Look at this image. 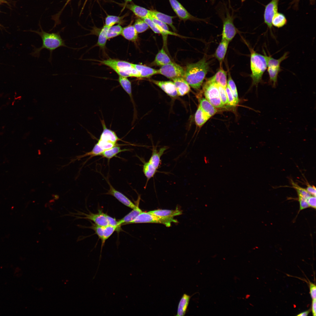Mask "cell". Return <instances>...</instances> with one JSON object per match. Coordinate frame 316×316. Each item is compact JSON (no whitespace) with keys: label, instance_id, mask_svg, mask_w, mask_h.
Returning a JSON list of instances; mask_svg holds the SVG:
<instances>
[{"label":"cell","instance_id":"ab89813d","mask_svg":"<svg viewBox=\"0 0 316 316\" xmlns=\"http://www.w3.org/2000/svg\"><path fill=\"white\" fill-rule=\"evenodd\" d=\"M133 26L138 33H141L147 30L149 27L142 19L138 18L136 20Z\"/></svg>","mask_w":316,"mask_h":316},{"label":"cell","instance_id":"4dcf8cb0","mask_svg":"<svg viewBox=\"0 0 316 316\" xmlns=\"http://www.w3.org/2000/svg\"><path fill=\"white\" fill-rule=\"evenodd\" d=\"M142 171L147 178V181L145 187H146L148 181L154 177L157 172V169L148 161L144 162Z\"/></svg>","mask_w":316,"mask_h":316},{"label":"cell","instance_id":"9c48e42d","mask_svg":"<svg viewBox=\"0 0 316 316\" xmlns=\"http://www.w3.org/2000/svg\"><path fill=\"white\" fill-rule=\"evenodd\" d=\"M157 70L158 74L171 79L177 78H183L185 74V70L183 67L173 62L162 66Z\"/></svg>","mask_w":316,"mask_h":316},{"label":"cell","instance_id":"ac0fdd59","mask_svg":"<svg viewBox=\"0 0 316 316\" xmlns=\"http://www.w3.org/2000/svg\"><path fill=\"white\" fill-rule=\"evenodd\" d=\"M167 149V147H164L158 150L156 147H153L151 156L148 161L158 169L161 164V158Z\"/></svg>","mask_w":316,"mask_h":316},{"label":"cell","instance_id":"603a6c76","mask_svg":"<svg viewBox=\"0 0 316 316\" xmlns=\"http://www.w3.org/2000/svg\"><path fill=\"white\" fill-rule=\"evenodd\" d=\"M191 296L184 293L181 297L178 304L176 316H183L185 315Z\"/></svg>","mask_w":316,"mask_h":316},{"label":"cell","instance_id":"5bb4252c","mask_svg":"<svg viewBox=\"0 0 316 316\" xmlns=\"http://www.w3.org/2000/svg\"><path fill=\"white\" fill-rule=\"evenodd\" d=\"M151 81L159 87L164 92L169 96L175 97L177 95L176 89L173 82L168 81H161L153 80Z\"/></svg>","mask_w":316,"mask_h":316},{"label":"cell","instance_id":"ee69618b","mask_svg":"<svg viewBox=\"0 0 316 316\" xmlns=\"http://www.w3.org/2000/svg\"><path fill=\"white\" fill-rule=\"evenodd\" d=\"M92 225L90 227L83 226L84 228H88L93 230L95 233L98 236L99 238L102 241L103 236L104 226H99L92 223Z\"/></svg>","mask_w":316,"mask_h":316},{"label":"cell","instance_id":"8d00e7d4","mask_svg":"<svg viewBox=\"0 0 316 316\" xmlns=\"http://www.w3.org/2000/svg\"><path fill=\"white\" fill-rule=\"evenodd\" d=\"M142 19L147 23L149 27H150L154 33L161 34L163 37L164 41H166L167 37L165 35L163 31L149 17Z\"/></svg>","mask_w":316,"mask_h":316},{"label":"cell","instance_id":"2e32d148","mask_svg":"<svg viewBox=\"0 0 316 316\" xmlns=\"http://www.w3.org/2000/svg\"><path fill=\"white\" fill-rule=\"evenodd\" d=\"M227 72L224 70L221 66H220L215 75L207 80L226 88L227 85Z\"/></svg>","mask_w":316,"mask_h":316},{"label":"cell","instance_id":"bcb514c9","mask_svg":"<svg viewBox=\"0 0 316 316\" xmlns=\"http://www.w3.org/2000/svg\"><path fill=\"white\" fill-rule=\"evenodd\" d=\"M217 85L222 102L224 105H228V99L225 88L217 84Z\"/></svg>","mask_w":316,"mask_h":316},{"label":"cell","instance_id":"7c38bea8","mask_svg":"<svg viewBox=\"0 0 316 316\" xmlns=\"http://www.w3.org/2000/svg\"><path fill=\"white\" fill-rule=\"evenodd\" d=\"M279 0H272L265 6L264 13V22L271 31L272 20L277 13Z\"/></svg>","mask_w":316,"mask_h":316},{"label":"cell","instance_id":"f35d334b","mask_svg":"<svg viewBox=\"0 0 316 316\" xmlns=\"http://www.w3.org/2000/svg\"><path fill=\"white\" fill-rule=\"evenodd\" d=\"M122 30L123 28L119 24L113 25L110 27L107 33V40L121 34Z\"/></svg>","mask_w":316,"mask_h":316},{"label":"cell","instance_id":"d4e9b609","mask_svg":"<svg viewBox=\"0 0 316 316\" xmlns=\"http://www.w3.org/2000/svg\"><path fill=\"white\" fill-rule=\"evenodd\" d=\"M120 228L121 227H119L118 226H113L109 225L105 226H104L103 238L101 241L102 245L100 255L99 257V262L97 269H99V264H100V261L101 260L102 249L103 247L105 244V241L108 239L115 231H119L120 230H121L120 229Z\"/></svg>","mask_w":316,"mask_h":316},{"label":"cell","instance_id":"7a4b0ae2","mask_svg":"<svg viewBox=\"0 0 316 316\" xmlns=\"http://www.w3.org/2000/svg\"><path fill=\"white\" fill-rule=\"evenodd\" d=\"M209 69V63L204 57L198 62L187 66L183 78L190 86L198 90L201 87Z\"/></svg>","mask_w":316,"mask_h":316},{"label":"cell","instance_id":"4fadbf2b","mask_svg":"<svg viewBox=\"0 0 316 316\" xmlns=\"http://www.w3.org/2000/svg\"><path fill=\"white\" fill-rule=\"evenodd\" d=\"M109 186V189L106 193L111 195L121 203L126 206L133 209L136 207V204H134L129 198L123 194L115 189L110 182L107 181Z\"/></svg>","mask_w":316,"mask_h":316},{"label":"cell","instance_id":"f1b7e54d","mask_svg":"<svg viewBox=\"0 0 316 316\" xmlns=\"http://www.w3.org/2000/svg\"><path fill=\"white\" fill-rule=\"evenodd\" d=\"M172 62L163 48L159 51L154 60L155 64L157 65L161 66Z\"/></svg>","mask_w":316,"mask_h":316},{"label":"cell","instance_id":"9a60e30c","mask_svg":"<svg viewBox=\"0 0 316 316\" xmlns=\"http://www.w3.org/2000/svg\"><path fill=\"white\" fill-rule=\"evenodd\" d=\"M172 80L178 96H183L189 92L190 90V86L183 78H177Z\"/></svg>","mask_w":316,"mask_h":316},{"label":"cell","instance_id":"9f6ffc18","mask_svg":"<svg viewBox=\"0 0 316 316\" xmlns=\"http://www.w3.org/2000/svg\"><path fill=\"white\" fill-rule=\"evenodd\" d=\"M88 0H85V1L84 2V4L83 5V6L82 7V8L81 11V13L82 12V11L83 10V8H84V7L85 5L87 2L88 1Z\"/></svg>","mask_w":316,"mask_h":316},{"label":"cell","instance_id":"83f0119b","mask_svg":"<svg viewBox=\"0 0 316 316\" xmlns=\"http://www.w3.org/2000/svg\"><path fill=\"white\" fill-rule=\"evenodd\" d=\"M267 69L269 76V84L271 85L272 87L275 88L277 84V78L281 70V67H267Z\"/></svg>","mask_w":316,"mask_h":316},{"label":"cell","instance_id":"7dc6e473","mask_svg":"<svg viewBox=\"0 0 316 316\" xmlns=\"http://www.w3.org/2000/svg\"><path fill=\"white\" fill-rule=\"evenodd\" d=\"M298 201L299 202L300 208L298 214L301 210L309 207L307 200L301 197H298Z\"/></svg>","mask_w":316,"mask_h":316},{"label":"cell","instance_id":"680465c9","mask_svg":"<svg viewBox=\"0 0 316 316\" xmlns=\"http://www.w3.org/2000/svg\"><path fill=\"white\" fill-rule=\"evenodd\" d=\"M241 0V1L242 2H244L245 0Z\"/></svg>","mask_w":316,"mask_h":316},{"label":"cell","instance_id":"91938a15","mask_svg":"<svg viewBox=\"0 0 316 316\" xmlns=\"http://www.w3.org/2000/svg\"><path fill=\"white\" fill-rule=\"evenodd\" d=\"M214 0H211V1H212V2H213H213H214Z\"/></svg>","mask_w":316,"mask_h":316},{"label":"cell","instance_id":"7bdbcfd3","mask_svg":"<svg viewBox=\"0 0 316 316\" xmlns=\"http://www.w3.org/2000/svg\"><path fill=\"white\" fill-rule=\"evenodd\" d=\"M291 183L293 188L296 189L297 192L298 197L303 198L307 200L311 195L307 191L306 189L300 187L292 181Z\"/></svg>","mask_w":316,"mask_h":316},{"label":"cell","instance_id":"681fc988","mask_svg":"<svg viewBox=\"0 0 316 316\" xmlns=\"http://www.w3.org/2000/svg\"><path fill=\"white\" fill-rule=\"evenodd\" d=\"M307 201L309 207L316 209V196L311 195L308 198Z\"/></svg>","mask_w":316,"mask_h":316},{"label":"cell","instance_id":"11a10c76","mask_svg":"<svg viewBox=\"0 0 316 316\" xmlns=\"http://www.w3.org/2000/svg\"><path fill=\"white\" fill-rule=\"evenodd\" d=\"M310 310H309L299 313L297 315L298 316H307Z\"/></svg>","mask_w":316,"mask_h":316},{"label":"cell","instance_id":"8992f818","mask_svg":"<svg viewBox=\"0 0 316 316\" xmlns=\"http://www.w3.org/2000/svg\"><path fill=\"white\" fill-rule=\"evenodd\" d=\"M178 221L174 218L158 217L142 211L133 220L128 224H132L154 223L163 224L167 227L171 226L172 222L177 223Z\"/></svg>","mask_w":316,"mask_h":316},{"label":"cell","instance_id":"3957f363","mask_svg":"<svg viewBox=\"0 0 316 316\" xmlns=\"http://www.w3.org/2000/svg\"><path fill=\"white\" fill-rule=\"evenodd\" d=\"M250 52V66L251 72L252 85L257 87L259 83H263L264 73L267 68V63L265 56L249 48Z\"/></svg>","mask_w":316,"mask_h":316},{"label":"cell","instance_id":"60d3db41","mask_svg":"<svg viewBox=\"0 0 316 316\" xmlns=\"http://www.w3.org/2000/svg\"><path fill=\"white\" fill-rule=\"evenodd\" d=\"M228 78L227 80V85L233 94L236 101L238 104L239 102V99L236 87L235 82L231 76L229 72H228Z\"/></svg>","mask_w":316,"mask_h":316},{"label":"cell","instance_id":"f6af8a7d","mask_svg":"<svg viewBox=\"0 0 316 316\" xmlns=\"http://www.w3.org/2000/svg\"><path fill=\"white\" fill-rule=\"evenodd\" d=\"M228 99V105L231 106H236L237 103L233 94L230 89L227 85L225 88Z\"/></svg>","mask_w":316,"mask_h":316},{"label":"cell","instance_id":"f907efd6","mask_svg":"<svg viewBox=\"0 0 316 316\" xmlns=\"http://www.w3.org/2000/svg\"><path fill=\"white\" fill-rule=\"evenodd\" d=\"M310 293L312 299H316V287L315 285L311 282H310Z\"/></svg>","mask_w":316,"mask_h":316},{"label":"cell","instance_id":"74e56055","mask_svg":"<svg viewBox=\"0 0 316 316\" xmlns=\"http://www.w3.org/2000/svg\"><path fill=\"white\" fill-rule=\"evenodd\" d=\"M118 80L121 87L131 98L132 95L130 82L127 77L120 76L119 77Z\"/></svg>","mask_w":316,"mask_h":316},{"label":"cell","instance_id":"4316f807","mask_svg":"<svg viewBox=\"0 0 316 316\" xmlns=\"http://www.w3.org/2000/svg\"><path fill=\"white\" fill-rule=\"evenodd\" d=\"M138 33L133 25H130L123 28L121 35L126 39L135 42L138 38Z\"/></svg>","mask_w":316,"mask_h":316},{"label":"cell","instance_id":"44dd1931","mask_svg":"<svg viewBox=\"0 0 316 316\" xmlns=\"http://www.w3.org/2000/svg\"><path fill=\"white\" fill-rule=\"evenodd\" d=\"M126 6L139 18L143 19L150 15V10L136 5L134 4H126Z\"/></svg>","mask_w":316,"mask_h":316},{"label":"cell","instance_id":"f546056e","mask_svg":"<svg viewBox=\"0 0 316 316\" xmlns=\"http://www.w3.org/2000/svg\"><path fill=\"white\" fill-rule=\"evenodd\" d=\"M210 118L199 106L195 115V121L197 126L201 127Z\"/></svg>","mask_w":316,"mask_h":316},{"label":"cell","instance_id":"cb8c5ba5","mask_svg":"<svg viewBox=\"0 0 316 316\" xmlns=\"http://www.w3.org/2000/svg\"><path fill=\"white\" fill-rule=\"evenodd\" d=\"M132 64L139 73L140 78H148L158 74L157 70L142 65Z\"/></svg>","mask_w":316,"mask_h":316},{"label":"cell","instance_id":"f5cc1de1","mask_svg":"<svg viewBox=\"0 0 316 316\" xmlns=\"http://www.w3.org/2000/svg\"><path fill=\"white\" fill-rule=\"evenodd\" d=\"M71 0H67V1H66V3H65V4L63 6V7L62 8V9H61V11H59V13H57V14H56V16H55V17H56H56H57V19H56V22H55V25H54V27H55V26H56V25H57V24H59V22H58V19H57V18H59V16H60V15L61 14V13L62 12V11H63V9H64V8H65V7H66V6H67V4H68V3H69V2H70V1H71Z\"/></svg>","mask_w":316,"mask_h":316},{"label":"cell","instance_id":"ba28073f","mask_svg":"<svg viewBox=\"0 0 316 316\" xmlns=\"http://www.w3.org/2000/svg\"><path fill=\"white\" fill-rule=\"evenodd\" d=\"M103 130L97 143L103 151L116 145V143L120 139L115 133L107 128L102 122Z\"/></svg>","mask_w":316,"mask_h":316},{"label":"cell","instance_id":"816d5d0a","mask_svg":"<svg viewBox=\"0 0 316 316\" xmlns=\"http://www.w3.org/2000/svg\"><path fill=\"white\" fill-rule=\"evenodd\" d=\"M306 190L311 195L316 196V189L315 187L314 186H311L309 184L307 185Z\"/></svg>","mask_w":316,"mask_h":316},{"label":"cell","instance_id":"94428289","mask_svg":"<svg viewBox=\"0 0 316 316\" xmlns=\"http://www.w3.org/2000/svg\"><path fill=\"white\" fill-rule=\"evenodd\" d=\"M229 2H230V0H229Z\"/></svg>","mask_w":316,"mask_h":316},{"label":"cell","instance_id":"1f68e13d","mask_svg":"<svg viewBox=\"0 0 316 316\" xmlns=\"http://www.w3.org/2000/svg\"><path fill=\"white\" fill-rule=\"evenodd\" d=\"M263 51L266 59L267 67H280L281 62L288 57V52H285L279 59H276L272 58L270 55L268 56L264 50H263Z\"/></svg>","mask_w":316,"mask_h":316},{"label":"cell","instance_id":"6f0895ef","mask_svg":"<svg viewBox=\"0 0 316 316\" xmlns=\"http://www.w3.org/2000/svg\"><path fill=\"white\" fill-rule=\"evenodd\" d=\"M124 1L126 4L127 3L131 2L132 0H124Z\"/></svg>","mask_w":316,"mask_h":316},{"label":"cell","instance_id":"db71d44e","mask_svg":"<svg viewBox=\"0 0 316 316\" xmlns=\"http://www.w3.org/2000/svg\"><path fill=\"white\" fill-rule=\"evenodd\" d=\"M316 299H312V311L313 316L316 315Z\"/></svg>","mask_w":316,"mask_h":316},{"label":"cell","instance_id":"6da1fadb","mask_svg":"<svg viewBox=\"0 0 316 316\" xmlns=\"http://www.w3.org/2000/svg\"><path fill=\"white\" fill-rule=\"evenodd\" d=\"M40 27L41 31L34 30L32 31L37 33L40 37L42 40V45L39 48L32 46L33 47V51L31 53V55L32 56L39 58L41 51L44 49H46L50 52L49 61L51 62L52 52L56 49L62 47L75 50L77 49L67 46L65 43V40L61 37L59 32L51 33L47 32L43 30L40 25Z\"/></svg>","mask_w":316,"mask_h":316},{"label":"cell","instance_id":"ffe728a7","mask_svg":"<svg viewBox=\"0 0 316 316\" xmlns=\"http://www.w3.org/2000/svg\"><path fill=\"white\" fill-rule=\"evenodd\" d=\"M152 214L160 217L174 218L182 214V211L177 207L174 210L158 209L148 212Z\"/></svg>","mask_w":316,"mask_h":316},{"label":"cell","instance_id":"b9f144b4","mask_svg":"<svg viewBox=\"0 0 316 316\" xmlns=\"http://www.w3.org/2000/svg\"><path fill=\"white\" fill-rule=\"evenodd\" d=\"M123 17L124 16L119 17L108 15L105 18V25L110 28L116 23H120Z\"/></svg>","mask_w":316,"mask_h":316},{"label":"cell","instance_id":"277c9868","mask_svg":"<svg viewBox=\"0 0 316 316\" xmlns=\"http://www.w3.org/2000/svg\"><path fill=\"white\" fill-rule=\"evenodd\" d=\"M99 62L101 64L112 69L119 76L127 78L133 77L140 78L139 73L133 66L132 63L125 61L111 59Z\"/></svg>","mask_w":316,"mask_h":316},{"label":"cell","instance_id":"d6986e66","mask_svg":"<svg viewBox=\"0 0 316 316\" xmlns=\"http://www.w3.org/2000/svg\"><path fill=\"white\" fill-rule=\"evenodd\" d=\"M229 43L226 40L221 39L214 54V56L219 62L220 66H221L224 59Z\"/></svg>","mask_w":316,"mask_h":316},{"label":"cell","instance_id":"52a82bcc","mask_svg":"<svg viewBox=\"0 0 316 316\" xmlns=\"http://www.w3.org/2000/svg\"><path fill=\"white\" fill-rule=\"evenodd\" d=\"M203 91L205 98L216 108L223 107L217 84L207 80L203 87Z\"/></svg>","mask_w":316,"mask_h":316},{"label":"cell","instance_id":"30bf717a","mask_svg":"<svg viewBox=\"0 0 316 316\" xmlns=\"http://www.w3.org/2000/svg\"><path fill=\"white\" fill-rule=\"evenodd\" d=\"M169 1L174 11L180 20L185 21L188 20L194 21H202L207 22V19H201L191 15L177 0H169Z\"/></svg>","mask_w":316,"mask_h":316},{"label":"cell","instance_id":"8fae6325","mask_svg":"<svg viewBox=\"0 0 316 316\" xmlns=\"http://www.w3.org/2000/svg\"><path fill=\"white\" fill-rule=\"evenodd\" d=\"M77 214L70 213V214H74L83 215L85 216L84 217H81L75 216L73 215L71 216L75 217L76 219H89L93 221L96 224L102 226H105L108 225V222L106 216V213H104L102 211L99 210L98 212L96 214L90 212L89 214H86L79 212Z\"/></svg>","mask_w":316,"mask_h":316},{"label":"cell","instance_id":"5b68a950","mask_svg":"<svg viewBox=\"0 0 316 316\" xmlns=\"http://www.w3.org/2000/svg\"><path fill=\"white\" fill-rule=\"evenodd\" d=\"M225 7V15L223 12H219V16L223 23L222 39L226 40L230 42L239 32V31L233 23L235 16L233 13L231 14L227 8Z\"/></svg>","mask_w":316,"mask_h":316},{"label":"cell","instance_id":"d590c367","mask_svg":"<svg viewBox=\"0 0 316 316\" xmlns=\"http://www.w3.org/2000/svg\"><path fill=\"white\" fill-rule=\"evenodd\" d=\"M148 17L163 31L166 36H167L168 35H171L177 36H180L178 34L170 31L167 25L166 24L153 18L150 15Z\"/></svg>","mask_w":316,"mask_h":316},{"label":"cell","instance_id":"e0dca14e","mask_svg":"<svg viewBox=\"0 0 316 316\" xmlns=\"http://www.w3.org/2000/svg\"><path fill=\"white\" fill-rule=\"evenodd\" d=\"M140 199L138 197L137 201L136 207L133 209V210L125 216L123 218L118 221V225L121 226L122 225L128 224L130 222L133 220L142 212V211L139 207V205Z\"/></svg>","mask_w":316,"mask_h":316},{"label":"cell","instance_id":"c3c4849f","mask_svg":"<svg viewBox=\"0 0 316 316\" xmlns=\"http://www.w3.org/2000/svg\"><path fill=\"white\" fill-rule=\"evenodd\" d=\"M106 216L108 225L121 227V226L118 225V221H117L115 218H113L109 216L107 214H106Z\"/></svg>","mask_w":316,"mask_h":316},{"label":"cell","instance_id":"7402d4cb","mask_svg":"<svg viewBox=\"0 0 316 316\" xmlns=\"http://www.w3.org/2000/svg\"><path fill=\"white\" fill-rule=\"evenodd\" d=\"M150 15L153 18L169 25L174 31H176L173 25L172 19L174 17L167 15L155 10H151Z\"/></svg>","mask_w":316,"mask_h":316},{"label":"cell","instance_id":"836d02e7","mask_svg":"<svg viewBox=\"0 0 316 316\" xmlns=\"http://www.w3.org/2000/svg\"><path fill=\"white\" fill-rule=\"evenodd\" d=\"M109 28L105 25L99 32L97 44L101 48H103L105 47L107 40V33Z\"/></svg>","mask_w":316,"mask_h":316},{"label":"cell","instance_id":"e575fe53","mask_svg":"<svg viewBox=\"0 0 316 316\" xmlns=\"http://www.w3.org/2000/svg\"><path fill=\"white\" fill-rule=\"evenodd\" d=\"M286 22V19L284 15L278 12L274 15L272 20V25L278 28L282 27Z\"/></svg>","mask_w":316,"mask_h":316},{"label":"cell","instance_id":"484cf974","mask_svg":"<svg viewBox=\"0 0 316 316\" xmlns=\"http://www.w3.org/2000/svg\"><path fill=\"white\" fill-rule=\"evenodd\" d=\"M199 106L210 117L214 115L217 111V108L205 98H202L199 99Z\"/></svg>","mask_w":316,"mask_h":316},{"label":"cell","instance_id":"d6a6232c","mask_svg":"<svg viewBox=\"0 0 316 316\" xmlns=\"http://www.w3.org/2000/svg\"><path fill=\"white\" fill-rule=\"evenodd\" d=\"M128 150H129L128 149H121L119 146L116 145L109 149L105 150L100 155L103 157L110 159L120 152Z\"/></svg>","mask_w":316,"mask_h":316}]
</instances>
